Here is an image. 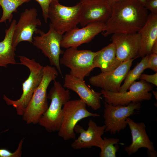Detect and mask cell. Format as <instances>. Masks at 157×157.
I'll return each mask as SVG.
<instances>
[{
	"instance_id": "cell-1",
	"label": "cell",
	"mask_w": 157,
	"mask_h": 157,
	"mask_svg": "<svg viewBox=\"0 0 157 157\" xmlns=\"http://www.w3.org/2000/svg\"><path fill=\"white\" fill-rule=\"evenodd\" d=\"M110 5L111 15L102 32L104 37L116 33L138 32L147 19V10L138 0H121Z\"/></svg>"
},
{
	"instance_id": "cell-2",
	"label": "cell",
	"mask_w": 157,
	"mask_h": 157,
	"mask_svg": "<svg viewBox=\"0 0 157 157\" xmlns=\"http://www.w3.org/2000/svg\"><path fill=\"white\" fill-rule=\"evenodd\" d=\"M58 73L54 67L47 65L44 67L42 80L22 116L23 119L27 124H38L40 118L47 109V89L50 83L55 80Z\"/></svg>"
},
{
	"instance_id": "cell-3",
	"label": "cell",
	"mask_w": 157,
	"mask_h": 157,
	"mask_svg": "<svg viewBox=\"0 0 157 157\" xmlns=\"http://www.w3.org/2000/svg\"><path fill=\"white\" fill-rule=\"evenodd\" d=\"M18 57L20 64L28 68L30 74L27 78L22 83V93L19 99L13 100L4 95L3 99L8 105L12 106L15 109L17 115L22 116L34 92L42 80L44 67L34 59H30L23 56H19Z\"/></svg>"
},
{
	"instance_id": "cell-4",
	"label": "cell",
	"mask_w": 157,
	"mask_h": 157,
	"mask_svg": "<svg viewBox=\"0 0 157 157\" xmlns=\"http://www.w3.org/2000/svg\"><path fill=\"white\" fill-rule=\"evenodd\" d=\"M47 98L51 100L50 104L40 118L38 124L51 133L59 130L63 117V107L70 100V93L69 90L55 80Z\"/></svg>"
},
{
	"instance_id": "cell-5",
	"label": "cell",
	"mask_w": 157,
	"mask_h": 157,
	"mask_svg": "<svg viewBox=\"0 0 157 157\" xmlns=\"http://www.w3.org/2000/svg\"><path fill=\"white\" fill-rule=\"evenodd\" d=\"M86 104L81 99L69 100L63 105V115L58 131V135L64 140L75 139L74 128L80 120L89 117L100 116L88 111Z\"/></svg>"
},
{
	"instance_id": "cell-6",
	"label": "cell",
	"mask_w": 157,
	"mask_h": 157,
	"mask_svg": "<svg viewBox=\"0 0 157 157\" xmlns=\"http://www.w3.org/2000/svg\"><path fill=\"white\" fill-rule=\"evenodd\" d=\"M81 3L67 6L53 2L50 4L48 12V18L51 22L53 28L63 35L77 28L79 23L81 13Z\"/></svg>"
},
{
	"instance_id": "cell-7",
	"label": "cell",
	"mask_w": 157,
	"mask_h": 157,
	"mask_svg": "<svg viewBox=\"0 0 157 157\" xmlns=\"http://www.w3.org/2000/svg\"><path fill=\"white\" fill-rule=\"evenodd\" d=\"M97 52L78 50L76 47H69L63 52L60 63L70 69V74L84 80L94 68L93 60Z\"/></svg>"
},
{
	"instance_id": "cell-8",
	"label": "cell",
	"mask_w": 157,
	"mask_h": 157,
	"mask_svg": "<svg viewBox=\"0 0 157 157\" xmlns=\"http://www.w3.org/2000/svg\"><path fill=\"white\" fill-rule=\"evenodd\" d=\"M153 85L141 80L134 81L129 86V91L122 92H112L102 89V96L105 102L114 106L127 105L131 102L139 103L144 100H150L152 95L149 92L152 90Z\"/></svg>"
},
{
	"instance_id": "cell-9",
	"label": "cell",
	"mask_w": 157,
	"mask_h": 157,
	"mask_svg": "<svg viewBox=\"0 0 157 157\" xmlns=\"http://www.w3.org/2000/svg\"><path fill=\"white\" fill-rule=\"evenodd\" d=\"M37 34L39 35L33 37V45L41 51L49 59L51 65L63 76L60 63V56L63 53L60 48L63 35L56 31L50 24L47 32L38 29Z\"/></svg>"
},
{
	"instance_id": "cell-10",
	"label": "cell",
	"mask_w": 157,
	"mask_h": 157,
	"mask_svg": "<svg viewBox=\"0 0 157 157\" xmlns=\"http://www.w3.org/2000/svg\"><path fill=\"white\" fill-rule=\"evenodd\" d=\"M104 107L105 132L115 134L126 128L127 125L126 119L140 110L141 104L140 102H131L127 105L114 106L104 102Z\"/></svg>"
},
{
	"instance_id": "cell-11",
	"label": "cell",
	"mask_w": 157,
	"mask_h": 157,
	"mask_svg": "<svg viewBox=\"0 0 157 157\" xmlns=\"http://www.w3.org/2000/svg\"><path fill=\"white\" fill-rule=\"evenodd\" d=\"M135 59H131L122 62L118 67L112 70L101 72L97 75L91 77L89 79L90 83L106 91L119 92L121 84Z\"/></svg>"
},
{
	"instance_id": "cell-12",
	"label": "cell",
	"mask_w": 157,
	"mask_h": 157,
	"mask_svg": "<svg viewBox=\"0 0 157 157\" xmlns=\"http://www.w3.org/2000/svg\"><path fill=\"white\" fill-rule=\"evenodd\" d=\"M38 11L35 8L26 9L21 13L15 25L13 37V45L16 48L21 42L27 41L32 43L33 34H37V27L42 23L38 18Z\"/></svg>"
},
{
	"instance_id": "cell-13",
	"label": "cell",
	"mask_w": 157,
	"mask_h": 157,
	"mask_svg": "<svg viewBox=\"0 0 157 157\" xmlns=\"http://www.w3.org/2000/svg\"><path fill=\"white\" fill-rule=\"evenodd\" d=\"M80 2L81 7L79 24L82 27L92 23H105L111 15V5L108 0H85Z\"/></svg>"
},
{
	"instance_id": "cell-14",
	"label": "cell",
	"mask_w": 157,
	"mask_h": 157,
	"mask_svg": "<svg viewBox=\"0 0 157 157\" xmlns=\"http://www.w3.org/2000/svg\"><path fill=\"white\" fill-rule=\"evenodd\" d=\"M111 39L115 46L116 57L121 62L139 57L140 37L138 32L115 33Z\"/></svg>"
},
{
	"instance_id": "cell-15",
	"label": "cell",
	"mask_w": 157,
	"mask_h": 157,
	"mask_svg": "<svg viewBox=\"0 0 157 157\" xmlns=\"http://www.w3.org/2000/svg\"><path fill=\"white\" fill-rule=\"evenodd\" d=\"M88 126L87 130H85L79 125L76 124L75 126V132L80 135L71 144V147L74 149L90 148L93 147H100L103 141L101 136L105 132V125L99 126L93 120L90 119Z\"/></svg>"
},
{
	"instance_id": "cell-16",
	"label": "cell",
	"mask_w": 157,
	"mask_h": 157,
	"mask_svg": "<svg viewBox=\"0 0 157 157\" xmlns=\"http://www.w3.org/2000/svg\"><path fill=\"white\" fill-rule=\"evenodd\" d=\"M105 23H94L88 24L81 28H76L63 35L61 47L67 48L76 47L90 42L96 35L103 31Z\"/></svg>"
},
{
	"instance_id": "cell-17",
	"label": "cell",
	"mask_w": 157,
	"mask_h": 157,
	"mask_svg": "<svg viewBox=\"0 0 157 157\" xmlns=\"http://www.w3.org/2000/svg\"><path fill=\"white\" fill-rule=\"evenodd\" d=\"M126 122L130 129L132 136V142L124 150L128 155L130 156L138 151L141 148L148 149V154L151 157H156L157 153L155 150L153 142L150 140L146 131L144 123H137L128 117Z\"/></svg>"
},
{
	"instance_id": "cell-18",
	"label": "cell",
	"mask_w": 157,
	"mask_h": 157,
	"mask_svg": "<svg viewBox=\"0 0 157 157\" xmlns=\"http://www.w3.org/2000/svg\"><path fill=\"white\" fill-rule=\"evenodd\" d=\"M63 86L72 90L79 96L80 99L93 110H97L101 107L102 94L90 88L84 80L77 78L69 74H66Z\"/></svg>"
},
{
	"instance_id": "cell-19",
	"label": "cell",
	"mask_w": 157,
	"mask_h": 157,
	"mask_svg": "<svg viewBox=\"0 0 157 157\" xmlns=\"http://www.w3.org/2000/svg\"><path fill=\"white\" fill-rule=\"evenodd\" d=\"M138 32L140 37L138 56L142 58L151 53L152 47L157 41V14L149 15L146 23Z\"/></svg>"
},
{
	"instance_id": "cell-20",
	"label": "cell",
	"mask_w": 157,
	"mask_h": 157,
	"mask_svg": "<svg viewBox=\"0 0 157 157\" xmlns=\"http://www.w3.org/2000/svg\"><path fill=\"white\" fill-rule=\"evenodd\" d=\"M122 63L116 57L115 46L113 42L97 51L93 60L94 68H100L101 72L112 70Z\"/></svg>"
},
{
	"instance_id": "cell-21",
	"label": "cell",
	"mask_w": 157,
	"mask_h": 157,
	"mask_svg": "<svg viewBox=\"0 0 157 157\" xmlns=\"http://www.w3.org/2000/svg\"><path fill=\"white\" fill-rule=\"evenodd\" d=\"M16 21L13 20L6 30L3 40L0 42V67H6L8 65L18 64L15 59L16 48L13 45V37Z\"/></svg>"
},
{
	"instance_id": "cell-22",
	"label": "cell",
	"mask_w": 157,
	"mask_h": 157,
	"mask_svg": "<svg viewBox=\"0 0 157 157\" xmlns=\"http://www.w3.org/2000/svg\"><path fill=\"white\" fill-rule=\"evenodd\" d=\"M148 57V55L142 57L141 61L138 63L132 69L129 71L124 80V83L121 85L119 92L127 91L131 85L139 78L143 71L145 69Z\"/></svg>"
},
{
	"instance_id": "cell-23",
	"label": "cell",
	"mask_w": 157,
	"mask_h": 157,
	"mask_svg": "<svg viewBox=\"0 0 157 157\" xmlns=\"http://www.w3.org/2000/svg\"><path fill=\"white\" fill-rule=\"evenodd\" d=\"M31 0H0V6L2 8L3 13L0 19V23H6L7 20L11 22L13 13H16L17 9L23 3Z\"/></svg>"
},
{
	"instance_id": "cell-24",
	"label": "cell",
	"mask_w": 157,
	"mask_h": 157,
	"mask_svg": "<svg viewBox=\"0 0 157 157\" xmlns=\"http://www.w3.org/2000/svg\"><path fill=\"white\" fill-rule=\"evenodd\" d=\"M119 140L114 138H104L103 142L100 148V157H116L118 150V147L116 144L119 142Z\"/></svg>"
},
{
	"instance_id": "cell-25",
	"label": "cell",
	"mask_w": 157,
	"mask_h": 157,
	"mask_svg": "<svg viewBox=\"0 0 157 157\" xmlns=\"http://www.w3.org/2000/svg\"><path fill=\"white\" fill-rule=\"evenodd\" d=\"M24 138L22 139L19 142L16 150L12 152L6 148L0 149V157H20L22 154V147Z\"/></svg>"
},
{
	"instance_id": "cell-26",
	"label": "cell",
	"mask_w": 157,
	"mask_h": 157,
	"mask_svg": "<svg viewBox=\"0 0 157 157\" xmlns=\"http://www.w3.org/2000/svg\"><path fill=\"white\" fill-rule=\"evenodd\" d=\"M34 0L37 2L39 4L42 9V16L44 20L45 23H47L48 19V12L50 4L53 2H59V0Z\"/></svg>"
},
{
	"instance_id": "cell-27",
	"label": "cell",
	"mask_w": 157,
	"mask_h": 157,
	"mask_svg": "<svg viewBox=\"0 0 157 157\" xmlns=\"http://www.w3.org/2000/svg\"><path fill=\"white\" fill-rule=\"evenodd\" d=\"M148 69L157 72V54L151 53L148 55L145 69Z\"/></svg>"
},
{
	"instance_id": "cell-28",
	"label": "cell",
	"mask_w": 157,
	"mask_h": 157,
	"mask_svg": "<svg viewBox=\"0 0 157 157\" xmlns=\"http://www.w3.org/2000/svg\"><path fill=\"white\" fill-rule=\"evenodd\" d=\"M139 78L143 80L147 83L157 86V72L152 75L142 74Z\"/></svg>"
},
{
	"instance_id": "cell-29",
	"label": "cell",
	"mask_w": 157,
	"mask_h": 157,
	"mask_svg": "<svg viewBox=\"0 0 157 157\" xmlns=\"http://www.w3.org/2000/svg\"><path fill=\"white\" fill-rule=\"evenodd\" d=\"M144 6L148 10H150L151 13L157 14V0H147Z\"/></svg>"
},
{
	"instance_id": "cell-30",
	"label": "cell",
	"mask_w": 157,
	"mask_h": 157,
	"mask_svg": "<svg viewBox=\"0 0 157 157\" xmlns=\"http://www.w3.org/2000/svg\"><path fill=\"white\" fill-rule=\"evenodd\" d=\"M151 53L157 54V41L153 45L151 50Z\"/></svg>"
},
{
	"instance_id": "cell-31",
	"label": "cell",
	"mask_w": 157,
	"mask_h": 157,
	"mask_svg": "<svg viewBox=\"0 0 157 157\" xmlns=\"http://www.w3.org/2000/svg\"><path fill=\"white\" fill-rule=\"evenodd\" d=\"M152 92L154 96L155 97L157 100V92L156 91L153 90L152 91Z\"/></svg>"
},
{
	"instance_id": "cell-32",
	"label": "cell",
	"mask_w": 157,
	"mask_h": 157,
	"mask_svg": "<svg viewBox=\"0 0 157 157\" xmlns=\"http://www.w3.org/2000/svg\"><path fill=\"white\" fill-rule=\"evenodd\" d=\"M138 0L141 3H142L144 6L146 1V0Z\"/></svg>"
},
{
	"instance_id": "cell-33",
	"label": "cell",
	"mask_w": 157,
	"mask_h": 157,
	"mask_svg": "<svg viewBox=\"0 0 157 157\" xmlns=\"http://www.w3.org/2000/svg\"><path fill=\"white\" fill-rule=\"evenodd\" d=\"M121 0H108L109 2L111 4V3H112L113 2L115 1H120Z\"/></svg>"
},
{
	"instance_id": "cell-34",
	"label": "cell",
	"mask_w": 157,
	"mask_h": 157,
	"mask_svg": "<svg viewBox=\"0 0 157 157\" xmlns=\"http://www.w3.org/2000/svg\"><path fill=\"white\" fill-rule=\"evenodd\" d=\"M83 0H80V1H83Z\"/></svg>"
},
{
	"instance_id": "cell-35",
	"label": "cell",
	"mask_w": 157,
	"mask_h": 157,
	"mask_svg": "<svg viewBox=\"0 0 157 157\" xmlns=\"http://www.w3.org/2000/svg\"></svg>"
}]
</instances>
